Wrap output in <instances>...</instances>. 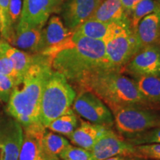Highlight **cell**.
Wrapping results in <instances>:
<instances>
[{
  "instance_id": "6da1fadb",
  "label": "cell",
  "mask_w": 160,
  "mask_h": 160,
  "mask_svg": "<svg viewBox=\"0 0 160 160\" xmlns=\"http://www.w3.org/2000/svg\"><path fill=\"white\" fill-rule=\"evenodd\" d=\"M72 35L40 54L49 58L53 71L78 85L93 72L104 70L105 44L102 40L73 39Z\"/></svg>"
},
{
  "instance_id": "7a4b0ae2",
  "label": "cell",
  "mask_w": 160,
  "mask_h": 160,
  "mask_svg": "<svg viewBox=\"0 0 160 160\" xmlns=\"http://www.w3.org/2000/svg\"><path fill=\"white\" fill-rule=\"evenodd\" d=\"M53 71L47 56L36 53L29 69L14 85L8 102L7 111L22 127L41 122L40 102L46 80Z\"/></svg>"
},
{
  "instance_id": "3957f363",
  "label": "cell",
  "mask_w": 160,
  "mask_h": 160,
  "mask_svg": "<svg viewBox=\"0 0 160 160\" xmlns=\"http://www.w3.org/2000/svg\"><path fill=\"white\" fill-rule=\"evenodd\" d=\"M82 91H89L104 101L111 108L123 106H139L148 103L133 80L121 71L99 70L78 84Z\"/></svg>"
},
{
  "instance_id": "277c9868",
  "label": "cell",
  "mask_w": 160,
  "mask_h": 160,
  "mask_svg": "<svg viewBox=\"0 0 160 160\" xmlns=\"http://www.w3.org/2000/svg\"><path fill=\"white\" fill-rule=\"evenodd\" d=\"M105 44L104 70L121 71L131 58L139 51L130 18L110 24Z\"/></svg>"
},
{
  "instance_id": "5b68a950",
  "label": "cell",
  "mask_w": 160,
  "mask_h": 160,
  "mask_svg": "<svg viewBox=\"0 0 160 160\" xmlns=\"http://www.w3.org/2000/svg\"><path fill=\"white\" fill-rule=\"evenodd\" d=\"M75 90L62 74L53 71L46 80L40 102L39 120L47 128L52 121L71 108Z\"/></svg>"
},
{
  "instance_id": "8992f818",
  "label": "cell",
  "mask_w": 160,
  "mask_h": 160,
  "mask_svg": "<svg viewBox=\"0 0 160 160\" xmlns=\"http://www.w3.org/2000/svg\"><path fill=\"white\" fill-rule=\"evenodd\" d=\"M117 131L130 138L160 125V117L155 112L139 106H123L112 110Z\"/></svg>"
},
{
  "instance_id": "52a82bcc",
  "label": "cell",
  "mask_w": 160,
  "mask_h": 160,
  "mask_svg": "<svg viewBox=\"0 0 160 160\" xmlns=\"http://www.w3.org/2000/svg\"><path fill=\"white\" fill-rule=\"evenodd\" d=\"M73 111L90 122L110 128L114 124L113 117L105 104L89 91H82L76 97Z\"/></svg>"
},
{
  "instance_id": "ba28073f",
  "label": "cell",
  "mask_w": 160,
  "mask_h": 160,
  "mask_svg": "<svg viewBox=\"0 0 160 160\" xmlns=\"http://www.w3.org/2000/svg\"><path fill=\"white\" fill-rule=\"evenodd\" d=\"M91 160H103L117 156H134L135 146L124 140L110 128L99 138L91 151Z\"/></svg>"
},
{
  "instance_id": "9c48e42d",
  "label": "cell",
  "mask_w": 160,
  "mask_h": 160,
  "mask_svg": "<svg viewBox=\"0 0 160 160\" xmlns=\"http://www.w3.org/2000/svg\"><path fill=\"white\" fill-rule=\"evenodd\" d=\"M125 71L135 77H160V45L140 49L125 66Z\"/></svg>"
},
{
  "instance_id": "30bf717a",
  "label": "cell",
  "mask_w": 160,
  "mask_h": 160,
  "mask_svg": "<svg viewBox=\"0 0 160 160\" xmlns=\"http://www.w3.org/2000/svg\"><path fill=\"white\" fill-rule=\"evenodd\" d=\"M55 13L51 0H23L21 19L16 33L28 29H42L52 13Z\"/></svg>"
},
{
  "instance_id": "8fae6325",
  "label": "cell",
  "mask_w": 160,
  "mask_h": 160,
  "mask_svg": "<svg viewBox=\"0 0 160 160\" xmlns=\"http://www.w3.org/2000/svg\"><path fill=\"white\" fill-rule=\"evenodd\" d=\"M103 0H65L59 13L68 28L74 31L91 19Z\"/></svg>"
},
{
  "instance_id": "7c38bea8",
  "label": "cell",
  "mask_w": 160,
  "mask_h": 160,
  "mask_svg": "<svg viewBox=\"0 0 160 160\" xmlns=\"http://www.w3.org/2000/svg\"><path fill=\"white\" fill-rule=\"evenodd\" d=\"M22 139V127L16 119L0 125V160H18Z\"/></svg>"
},
{
  "instance_id": "4fadbf2b",
  "label": "cell",
  "mask_w": 160,
  "mask_h": 160,
  "mask_svg": "<svg viewBox=\"0 0 160 160\" xmlns=\"http://www.w3.org/2000/svg\"><path fill=\"white\" fill-rule=\"evenodd\" d=\"M46 128L41 122L23 127V139L18 160H38L42 157V142Z\"/></svg>"
},
{
  "instance_id": "5bb4252c",
  "label": "cell",
  "mask_w": 160,
  "mask_h": 160,
  "mask_svg": "<svg viewBox=\"0 0 160 160\" xmlns=\"http://www.w3.org/2000/svg\"><path fill=\"white\" fill-rule=\"evenodd\" d=\"M46 26L42 29L41 39L37 53H42L59 45L73 34V31L68 28L57 16H52L48 20Z\"/></svg>"
},
{
  "instance_id": "9a60e30c",
  "label": "cell",
  "mask_w": 160,
  "mask_h": 160,
  "mask_svg": "<svg viewBox=\"0 0 160 160\" xmlns=\"http://www.w3.org/2000/svg\"><path fill=\"white\" fill-rule=\"evenodd\" d=\"M133 32L139 49L160 45V11L144 17Z\"/></svg>"
},
{
  "instance_id": "2e32d148",
  "label": "cell",
  "mask_w": 160,
  "mask_h": 160,
  "mask_svg": "<svg viewBox=\"0 0 160 160\" xmlns=\"http://www.w3.org/2000/svg\"><path fill=\"white\" fill-rule=\"evenodd\" d=\"M106 128L105 126L81 120L80 125L68 137L73 145L91 151Z\"/></svg>"
},
{
  "instance_id": "e0dca14e",
  "label": "cell",
  "mask_w": 160,
  "mask_h": 160,
  "mask_svg": "<svg viewBox=\"0 0 160 160\" xmlns=\"http://www.w3.org/2000/svg\"><path fill=\"white\" fill-rule=\"evenodd\" d=\"M0 56L7 57L13 64L17 75L15 85L21 81L34 59V54L21 51L4 40L0 43Z\"/></svg>"
},
{
  "instance_id": "ac0fdd59",
  "label": "cell",
  "mask_w": 160,
  "mask_h": 160,
  "mask_svg": "<svg viewBox=\"0 0 160 160\" xmlns=\"http://www.w3.org/2000/svg\"><path fill=\"white\" fill-rule=\"evenodd\" d=\"M128 18L130 17L126 13L121 0H103L91 19L110 24Z\"/></svg>"
},
{
  "instance_id": "d6986e66",
  "label": "cell",
  "mask_w": 160,
  "mask_h": 160,
  "mask_svg": "<svg viewBox=\"0 0 160 160\" xmlns=\"http://www.w3.org/2000/svg\"><path fill=\"white\" fill-rule=\"evenodd\" d=\"M69 145L65 138L45 131L42 142V157L45 160H59V154Z\"/></svg>"
},
{
  "instance_id": "ffe728a7",
  "label": "cell",
  "mask_w": 160,
  "mask_h": 160,
  "mask_svg": "<svg viewBox=\"0 0 160 160\" xmlns=\"http://www.w3.org/2000/svg\"><path fill=\"white\" fill-rule=\"evenodd\" d=\"M110 24L90 19L78 26L73 31L72 37L73 39L88 38L91 39L103 40L108 32Z\"/></svg>"
},
{
  "instance_id": "44dd1931",
  "label": "cell",
  "mask_w": 160,
  "mask_h": 160,
  "mask_svg": "<svg viewBox=\"0 0 160 160\" xmlns=\"http://www.w3.org/2000/svg\"><path fill=\"white\" fill-rule=\"evenodd\" d=\"M42 29L32 28L17 32L12 40L11 45L23 51L33 52V54L37 53Z\"/></svg>"
},
{
  "instance_id": "7402d4cb",
  "label": "cell",
  "mask_w": 160,
  "mask_h": 160,
  "mask_svg": "<svg viewBox=\"0 0 160 160\" xmlns=\"http://www.w3.org/2000/svg\"><path fill=\"white\" fill-rule=\"evenodd\" d=\"M133 81L148 103L160 104V77H139Z\"/></svg>"
},
{
  "instance_id": "603a6c76",
  "label": "cell",
  "mask_w": 160,
  "mask_h": 160,
  "mask_svg": "<svg viewBox=\"0 0 160 160\" xmlns=\"http://www.w3.org/2000/svg\"><path fill=\"white\" fill-rule=\"evenodd\" d=\"M78 126V119L73 109L71 108L62 116L52 121L46 128L68 137Z\"/></svg>"
},
{
  "instance_id": "cb8c5ba5",
  "label": "cell",
  "mask_w": 160,
  "mask_h": 160,
  "mask_svg": "<svg viewBox=\"0 0 160 160\" xmlns=\"http://www.w3.org/2000/svg\"><path fill=\"white\" fill-rule=\"evenodd\" d=\"M157 11H160V1L159 0H142L130 15L132 30L133 31L137 28L144 17Z\"/></svg>"
},
{
  "instance_id": "d4e9b609",
  "label": "cell",
  "mask_w": 160,
  "mask_h": 160,
  "mask_svg": "<svg viewBox=\"0 0 160 160\" xmlns=\"http://www.w3.org/2000/svg\"><path fill=\"white\" fill-rule=\"evenodd\" d=\"M127 141L133 145L160 143V125L130 137Z\"/></svg>"
},
{
  "instance_id": "484cf974",
  "label": "cell",
  "mask_w": 160,
  "mask_h": 160,
  "mask_svg": "<svg viewBox=\"0 0 160 160\" xmlns=\"http://www.w3.org/2000/svg\"><path fill=\"white\" fill-rule=\"evenodd\" d=\"M22 5L23 0H9V18L12 37H13L12 40L14 37L20 19H21Z\"/></svg>"
},
{
  "instance_id": "4316f807",
  "label": "cell",
  "mask_w": 160,
  "mask_h": 160,
  "mask_svg": "<svg viewBox=\"0 0 160 160\" xmlns=\"http://www.w3.org/2000/svg\"><path fill=\"white\" fill-rule=\"evenodd\" d=\"M62 160H91V152L80 147L69 145L59 156Z\"/></svg>"
},
{
  "instance_id": "83f0119b",
  "label": "cell",
  "mask_w": 160,
  "mask_h": 160,
  "mask_svg": "<svg viewBox=\"0 0 160 160\" xmlns=\"http://www.w3.org/2000/svg\"><path fill=\"white\" fill-rule=\"evenodd\" d=\"M134 146L136 157L145 159L160 160V143Z\"/></svg>"
},
{
  "instance_id": "f1b7e54d",
  "label": "cell",
  "mask_w": 160,
  "mask_h": 160,
  "mask_svg": "<svg viewBox=\"0 0 160 160\" xmlns=\"http://www.w3.org/2000/svg\"><path fill=\"white\" fill-rule=\"evenodd\" d=\"M0 13L2 17L4 31L1 38L9 44L12 41V33L9 18V0H0Z\"/></svg>"
},
{
  "instance_id": "f546056e",
  "label": "cell",
  "mask_w": 160,
  "mask_h": 160,
  "mask_svg": "<svg viewBox=\"0 0 160 160\" xmlns=\"http://www.w3.org/2000/svg\"><path fill=\"white\" fill-rule=\"evenodd\" d=\"M15 82L13 79L7 76L0 74V100L7 102L11 97Z\"/></svg>"
},
{
  "instance_id": "4dcf8cb0",
  "label": "cell",
  "mask_w": 160,
  "mask_h": 160,
  "mask_svg": "<svg viewBox=\"0 0 160 160\" xmlns=\"http://www.w3.org/2000/svg\"><path fill=\"white\" fill-rule=\"evenodd\" d=\"M0 74L11 78L16 83L17 75H16L13 64L11 60L5 56H0Z\"/></svg>"
},
{
  "instance_id": "1f68e13d",
  "label": "cell",
  "mask_w": 160,
  "mask_h": 160,
  "mask_svg": "<svg viewBox=\"0 0 160 160\" xmlns=\"http://www.w3.org/2000/svg\"><path fill=\"white\" fill-rule=\"evenodd\" d=\"M141 1L142 0H121L124 9H125L126 13L128 15L129 17L132 11Z\"/></svg>"
},
{
  "instance_id": "d6a6232c",
  "label": "cell",
  "mask_w": 160,
  "mask_h": 160,
  "mask_svg": "<svg viewBox=\"0 0 160 160\" xmlns=\"http://www.w3.org/2000/svg\"><path fill=\"white\" fill-rule=\"evenodd\" d=\"M65 0H51V2L53 5V8H54L55 13H59L62 6L63 3L65 2Z\"/></svg>"
},
{
  "instance_id": "836d02e7",
  "label": "cell",
  "mask_w": 160,
  "mask_h": 160,
  "mask_svg": "<svg viewBox=\"0 0 160 160\" xmlns=\"http://www.w3.org/2000/svg\"><path fill=\"white\" fill-rule=\"evenodd\" d=\"M103 160H125V158L123 157L122 156H117V157H113L108 158V159H105Z\"/></svg>"
},
{
  "instance_id": "e575fe53",
  "label": "cell",
  "mask_w": 160,
  "mask_h": 160,
  "mask_svg": "<svg viewBox=\"0 0 160 160\" xmlns=\"http://www.w3.org/2000/svg\"><path fill=\"white\" fill-rule=\"evenodd\" d=\"M3 31H4V25H3L2 17L1 13H0V36L2 35Z\"/></svg>"
},
{
  "instance_id": "d590c367",
  "label": "cell",
  "mask_w": 160,
  "mask_h": 160,
  "mask_svg": "<svg viewBox=\"0 0 160 160\" xmlns=\"http://www.w3.org/2000/svg\"><path fill=\"white\" fill-rule=\"evenodd\" d=\"M127 160V159H125ZM128 160H144V159H141V158H139V159H128Z\"/></svg>"
},
{
  "instance_id": "8d00e7d4",
  "label": "cell",
  "mask_w": 160,
  "mask_h": 160,
  "mask_svg": "<svg viewBox=\"0 0 160 160\" xmlns=\"http://www.w3.org/2000/svg\"><path fill=\"white\" fill-rule=\"evenodd\" d=\"M38 160H45V159H43V158L41 157H40V158H39V159H38Z\"/></svg>"
},
{
  "instance_id": "74e56055",
  "label": "cell",
  "mask_w": 160,
  "mask_h": 160,
  "mask_svg": "<svg viewBox=\"0 0 160 160\" xmlns=\"http://www.w3.org/2000/svg\"><path fill=\"white\" fill-rule=\"evenodd\" d=\"M2 39H1V36H0V43L2 42Z\"/></svg>"
},
{
  "instance_id": "f35d334b",
  "label": "cell",
  "mask_w": 160,
  "mask_h": 160,
  "mask_svg": "<svg viewBox=\"0 0 160 160\" xmlns=\"http://www.w3.org/2000/svg\"></svg>"
}]
</instances>
